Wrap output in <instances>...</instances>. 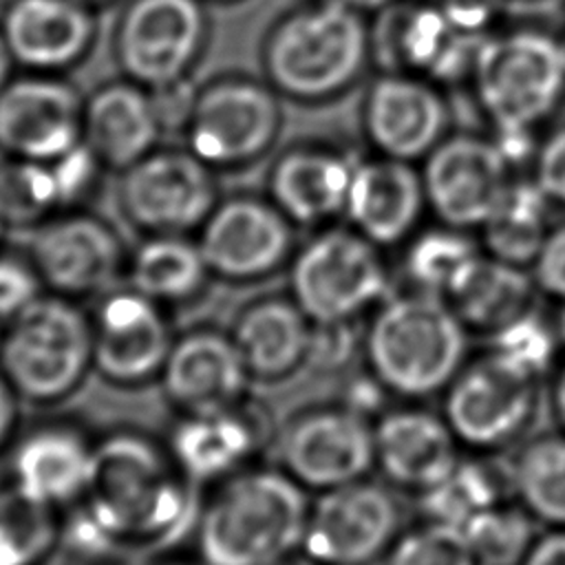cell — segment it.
<instances>
[{
	"label": "cell",
	"instance_id": "1",
	"mask_svg": "<svg viewBox=\"0 0 565 565\" xmlns=\"http://www.w3.org/2000/svg\"><path fill=\"white\" fill-rule=\"evenodd\" d=\"M190 483L157 441L130 430L108 435L95 444L86 492L62 534L88 554L170 541L196 519Z\"/></svg>",
	"mask_w": 565,
	"mask_h": 565
},
{
	"label": "cell",
	"instance_id": "2",
	"mask_svg": "<svg viewBox=\"0 0 565 565\" xmlns=\"http://www.w3.org/2000/svg\"><path fill=\"white\" fill-rule=\"evenodd\" d=\"M307 490L282 468L247 466L214 483L194 519L203 565H282L302 550Z\"/></svg>",
	"mask_w": 565,
	"mask_h": 565
},
{
	"label": "cell",
	"instance_id": "3",
	"mask_svg": "<svg viewBox=\"0 0 565 565\" xmlns=\"http://www.w3.org/2000/svg\"><path fill=\"white\" fill-rule=\"evenodd\" d=\"M466 324L441 296L413 289L373 309L364 335L371 377L391 395L424 399L452 382L466 360Z\"/></svg>",
	"mask_w": 565,
	"mask_h": 565
},
{
	"label": "cell",
	"instance_id": "4",
	"mask_svg": "<svg viewBox=\"0 0 565 565\" xmlns=\"http://www.w3.org/2000/svg\"><path fill=\"white\" fill-rule=\"evenodd\" d=\"M371 33L358 9L320 0L278 18L265 33L260 64L271 88L311 104L344 93L364 71Z\"/></svg>",
	"mask_w": 565,
	"mask_h": 565
},
{
	"label": "cell",
	"instance_id": "5",
	"mask_svg": "<svg viewBox=\"0 0 565 565\" xmlns=\"http://www.w3.org/2000/svg\"><path fill=\"white\" fill-rule=\"evenodd\" d=\"M470 79L492 132H536L565 99V40L536 26L490 33Z\"/></svg>",
	"mask_w": 565,
	"mask_h": 565
},
{
	"label": "cell",
	"instance_id": "6",
	"mask_svg": "<svg viewBox=\"0 0 565 565\" xmlns=\"http://www.w3.org/2000/svg\"><path fill=\"white\" fill-rule=\"evenodd\" d=\"M93 369L90 318L75 300L49 294L11 318L0 340V373L33 404H55Z\"/></svg>",
	"mask_w": 565,
	"mask_h": 565
},
{
	"label": "cell",
	"instance_id": "7",
	"mask_svg": "<svg viewBox=\"0 0 565 565\" xmlns=\"http://www.w3.org/2000/svg\"><path fill=\"white\" fill-rule=\"evenodd\" d=\"M289 291L313 324H351L391 296V280L375 243L327 227L291 256Z\"/></svg>",
	"mask_w": 565,
	"mask_h": 565
},
{
	"label": "cell",
	"instance_id": "8",
	"mask_svg": "<svg viewBox=\"0 0 565 565\" xmlns=\"http://www.w3.org/2000/svg\"><path fill=\"white\" fill-rule=\"evenodd\" d=\"M280 124V95L267 79L223 73L199 84L183 139L203 163L227 172L263 159L276 143Z\"/></svg>",
	"mask_w": 565,
	"mask_h": 565
},
{
	"label": "cell",
	"instance_id": "9",
	"mask_svg": "<svg viewBox=\"0 0 565 565\" xmlns=\"http://www.w3.org/2000/svg\"><path fill=\"white\" fill-rule=\"evenodd\" d=\"M205 0H124L113 22L117 73L150 90L192 79L210 44Z\"/></svg>",
	"mask_w": 565,
	"mask_h": 565
},
{
	"label": "cell",
	"instance_id": "10",
	"mask_svg": "<svg viewBox=\"0 0 565 565\" xmlns=\"http://www.w3.org/2000/svg\"><path fill=\"white\" fill-rule=\"evenodd\" d=\"M216 174L185 146H157L119 172L117 203L146 236L190 234L218 203Z\"/></svg>",
	"mask_w": 565,
	"mask_h": 565
},
{
	"label": "cell",
	"instance_id": "11",
	"mask_svg": "<svg viewBox=\"0 0 565 565\" xmlns=\"http://www.w3.org/2000/svg\"><path fill=\"white\" fill-rule=\"evenodd\" d=\"M539 380L492 351L463 364L444 395V419L459 446L494 452L516 444L534 422Z\"/></svg>",
	"mask_w": 565,
	"mask_h": 565
},
{
	"label": "cell",
	"instance_id": "12",
	"mask_svg": "<svg viewBox=\"0 0 565 565\" xmlns=\"http://www.w3.org/2000/svg\"><path fill=\"white\" fill-rule=\"evenodd\" d=\"M26 256L42 287L68 300L104 294L124 276L128 260L115 227L84 207L57 212L31 227Z\"/></svg>",
	"mask_w": 565,
	"mask_h": 565
},
{
	"label": "cell",
	"instance_id": "13",
	"mask_svg": "<svg viewBox=\"0 0 565 565\" xmlns=\"http://www.w3.org/2000/svg\"><path fill=\"white\" fill-rule=\"evenodd\" d=\"M278 461L305 490L366 479L375 468L373 424L349 404L300 411L278 435Z\"/></svg>",
	"mask_w": 565,
	"mask_h": 565
},
{
	"label": "cell",
	"instance_id": "14",
	"mask_svg": "<svg viewBox=\"0 0 565 565\" xmlns=\"http://www.w3.org/2000/svg\"><path fill=\"white\" fill-rule=\"evenodd\" d=\"M399 523L391 490L358 479L320 492L309 505L302 554L318 565H371L386 556Z\"/></svg>",
	"mask_w": 565,
	"mask_h": 565
},
{
	"label": "cell",
	"instance_id": "15",
	"mask_svg": "<svg viewBox=\"0 0 565 565\" xmlns=\"http://www.w3.org/2000/svg\"><path fill=\"white\" fill-rule=\"evenodd\" d=\"M196 232L210 274L227 282L263 280L294 256V223L269 199H218Z\"/></svg>",
	"mask_w": 565,
	"mask_h": 565
},
{
	"label": "cell",
	"instance_id": "16",
	"mask_svg": "<svg viewBox=\"0 0 565 565\" xmlns=\"http://www.w3.org/2000/svg\"><path fill=\"white\" fill-rule=\"evenodd\" d=\"M510 181L512 166L492 137L446 135L424 157L426 205L444 225L457 230H481Z\"/></svg>",
	"mask_w": 565,
	"mask_h": 565
},
{
	"label": "cell",
	"instance_id": "17",
	"mask_svg": "<svg viewBox=\"0 0 565 565\" xmlns=\"http://www.w3.org/2000/svg\"><path fill=\"white\" fill-rule=\"evenodd\" d=\"M84 93L66 75L22 71L0 90V157L53 161L82 143Z\"/></svg>",
	"mask_w": 565,
	"mask_h": 565
},
{
	"label": "cell",
	"instance_id": "18",
	"mask_svg": "<svg viewBox=\"0 0 565 565\" xmlns=\"http://www.w3.org/2000/svg\"><path fill=\"white\" fill-rule=\"evenodd\" d=\"M450 110L439 84L386 71L369 86L362 104V128L377 154L417 161L446 135Z\"/></svg>",
	"mask_w": 565,
	"mask_h": 565
},
{
	"label": "cell",
	"instance_id": "19",
	"mask_svg": "<svg viewBox=\"0 0 565 565\" xmlns=\"http://www.w3.org/2000/svg\"><path fill=\"white\" fill-rule=\"evenodd\" d=\"M93 369L115 386H141L159 377L172 344L163 307L132 287L108 294L95 316Z\"/></svg>",
	"mask_w": 565,
	"mask_h": 565
},
{
	"label": "cell",
	"instance_id": "20",
	"mask_svg": "<svg viewBox=\"0 0 565 565\" xmlns=\"http://www.w3.org/2000/svg\"><path fill=\"white\" fill-rule=\"evenodd\" d=\"M0 29L20 71L66 75L93 53L99 13L79 0H7Z\"/></svg>",
	"mask_w": 565,
	"mask_h": 565
},
{
	"label": "cell",
	"instance_id": "21",
	"mask_svg": "<svg viewBox=\"0 0 565 565\" xmlns=\"http://www.w3.org/2000/svg\"><path fill=\"white\" fill-rule=\"evenodd\" d=\"M249 380L232 335L216 329H192L174 338L159 373L166 397L181 415L243 402Z\"/></svg>",
	"mask_w": 565,
	"mask_h": 565
},
{
	"label": "cell",
	"instance_id": "22",
	"mask_svg": "<svg viewBox=\"0 0 565 565\" xmlns=\"http://www.w3.org/2000/svg\"><path fill=\"white\" fill-rule=\"evenodd\" d=\"M384 11L388 15L380 49L391 55V71L413 73L439 86L470 77L483 38L455 26L437 2H395Z\"/></svg>",
	"mask_w": 565,
	"mask_h": 565
},
{
	"label": "cell",
	"instance_id": "23",
	"mask_svg": "<svg viewBox=\"0 0 565 565\" xmlns=\"http://www.w3.org/2000/svg\"><path fill=\"white\" fill-rule=\"evenodd\" d=\"M161 124L150 88L126 79H106L84 95L82 141L108 172H121L161 146Z\"/></svg>",
	"mask_w": 565,
	"mask_h": 565
},
{
	"label": "cell",
	"instance_id": "24",
	"mask_svg": "<svg viewBox=\"0 0 565 565\" xmlns=\"http://www.w3.org/2000/svg\"><path fill=\"white\" fill-rule=\"evenodd\" d=\"M375 468L393 486L424 492L459 461V441L448 422L419 406H397L373 422Z\"/></svg>",
	"mask_w": 565,
	"mask_h": 565
},
{
	"label": "cell",
	"instance_id": "25",
	"mask_svg": "<svg viewBox=\"0 0 565 565\" xmlns=\"http://www.w3.org/2000/svg\"><path fill=\"white\" fill-rule=\"evenodd\" d=\"M426 192L422 172L411 161L375 154L358 159L344 205V218L377 247L406 241L424 210Z\"/></svg>",
	"mask_w": 565,
	"mask_h": 565
},
{
	"label": "cell",
	"instance_id": "26",
	"mask_svg": "<svg viewBox=\"0 0 565 565\" xmlns=\"http://www.w3.org/2000/svg\"><path fill=\"white\" fill-rule=\"evenodd\" d=\"M265 441V422L243 399L234 406L185 413L172 428L168 450L194 483H216L252 463Z\"/></svg>",
	"mask_w": 565,
	"mask_h": 565
},
{
	"label": "cell",
	"instance_id": "27",
	"mask_svg": "<svg viewBox=\"0 0 565 565\" xmlns=\"http://www.w3.org/2000/svg\"><path fill=\"white\" fill-rule=\"evenodd\" d=\"M358 159L327 146L300 143L274 159L267 199L294 223L320 227L344 216Z\"/></svg>",
	"mask_w": 565,
	"mask_h": 565
},
{
	"label": "cell",
	"instance_id": "28",
	"mask_svg": "<svg viewBox=\"0 0 565 565\" xmlns=\"http://www.w3.org/2000/svg\"><path fill=\"white\" fill-rule=\"evenodd\" d=\"M93 450L95 444L73 426H40L13 450V490L51 510L75 505L88 486Z\"/></svg>",
	"mask_w": 565,
	"mask_h": 565
},
{
	"label": "cell",
	"instance_id": "29",
	"mask_svg": "<svg viewBox=\"0 0 565 565\" xmlns=\"http://www.w3.org/2000/svg\"><path fill=\"white\" fill-rule=\"evenodd\" d=\"M252 380L280 382L309 362L313 322L291 296L247 302L230 331Z\"/></svg>",
	"mask_w": 565,
	"mask_h": 565
},
{
	"label": "cell",
	"instance_id": "30",
	"mask_svg": "<svg viewBox=\"0 0 565 565\" xmlns=\"http://www.w3.org/2000/svg\"><path fill=\"white\" fill-rule=\"evenodd\" d=\"M534 278L525 267L481 254L446 300L468 331L490 335L534 309Z\"/></svg>",
	"mask_w": 565,
	"mask_h": 565
},
{
	"label": "cell",
	"instance_id": "31",
	"mask_svg": "<svg viewBox=\"0 0 565 565\" xmlns=\"http://www.w3.org/2000/svg\"><path fill=\"white\" fill-rule=\"evenodd\" d=\"M124 276L135 291L166 307L199 296L212 274L188 234H152L128 254Z\"/></svg>",
	"mask_w": 565,
	"mask_h": 565
},
{
	"label": "cell",
	"instance_id": "32",
	"mask_svg": "<svg viewBox=\"0 0 565 565\" xmlns=\"http://www.w3.org/2000/svg\"><path fill=\"white\" fill-rule=\"evenodd\" d=\"M552 207L534 179H512L497 210L481 225L486 252L519 267L532 265L552 227Z\"/></svg>",
	"mask_w": 565,
	"mask_h": 565
},
{
	"label": "cell",
	"instance_id": "33",
	"mask_svg": "<svg viewBox=\"0 0 565 565\" xmlns=\"http://www.w3.org/2000/svg\"><path fill=\"white\" fill-rule=\"evenodd\" d=\"M508 479L519 505L534 521L565 527V433L539 435L523 444Z\"/></svg>",
	"mask_w": 565,
	"mask_h": 565
},
{
	"label": "cell",
	"instance_id": "34",
	"mask_svg": "<svg viewBox=\"0 0 565 565\" xmlns=\"http://www.w3.org/2000/svg\"><path fill=\"white\" fill-rule=\"evenodd\" d=\"M508 490V475L481 459L459 457L444 479L419 492V505L428 521L463 527L483 510L505 501Z\"/></svg>",
	"mask_w": 565,
	"mask_h": 565
},
{
	"label": "cell",
	"instance_id": "35",
	"mask_svg": "<svg viewBox=\"0 0 565 565\" xmlns=\"http://www.w3.org/2000/svg\"><path fill=\"white\" fill-rule=\"evenodd\" d=\"M481 256L466 230L439 225L415 234L404 254V269L415 289L448 298Z\"/></svg>",
	"mask_w": 565,
	"mask_h": 565
},
{
	"label": "cell",
	"instance_id": "36",
	"mask_svg": "<svg viewBox=\"0 0 565 565\" xmlns=\"http://www.w3.org/2000/svg\"><path fill=\"white\" fill-rule=\"evenodd\" d=\"M0 212L9 225L35 227L64 212L53 161L0 157Z\"/></svg>",
	"mask_w": 565,
	"mask_h": 565
},
{
	"label": "cell",
	"instance_id": "37",
	"mask_svg": "<svg viewBox=\"0 0 565 565\" xmlns=\"http://www.w3.org/2000/svg\"><path fill=\"white\" fill-rule=\"evenodd\" d=\"M62 536L57 510L20 497L0 494V565H44Z\"/></svg>",
	"mask_w": 565,
	"mask_h": 565
},
{
	"label": "cell",
	"instance_id": "38",
	"mask_svg": "<svg viewBox=\"0 0 565 565\" xmlns=\"http://www.w3.org/2000/svg\"><path fill=\"white\" fill-rule=\"evenodd\" d=\"M479 565H521L534 543V519L519 503H497L459 527Z\"/></svg>",
	"mask_w": 565,
	"mask_h": 565
},
{
	"label": "cell",
	"instance_id": "39",
	"mask_svg": "<svg viewBox=\"0 0 565 565\" xmlns=\"http://www.w3.org/2000/svg\"><path fill=\"white\" fill-rule=\"evenodd\" d=\"M490 351L516 366L519 371L541 380L554 366L561 340L554 322L545 320L534 309L512 318L494 333H490Z\"/></svg>",
	"mask_w": 565,
	"mask_h": 565
},
{
	"label": "cell",
	"instance_id": "40",
	"mask_svg": "<svg viewBox=\"0 0 565 565\" xmlns=\"http://www.w3.org/2000/svg\"><path fill=\"white\" fill-rule=\"evenodd\" d=\"M384 565H479L459 527L424 521L399 532L384 556Z\"/></svg>",
	"mask_w": 565,
	"mask_h": 565
},
{
	"label": "cell",
	"instance_id": "41",
	"mask_svg": "<svg viewBox=\"0 0 565 565\" xmlns=\"http://www.w3.org/2000/svg\"><path fill=\"white\" fill-rule=\"evenodd\" d=\"M42 280L29 256L0 254V322L7 324L35 298H40Z\"/></svg>",
	"mask_w": 565,
	"mask_h": 565
},
{
	"label": "cell",
	"instance_id": "42",
	"mask_svg": "<svg viewBox=\"0 0 565 565\" xmlns=\"http://www.w3.org/2000/svg\"><path fill=\"white\" fill-rule=\"evenodd\" d=\"M532 179L547 194L554 207L565 210V126L539 141Z\"/></svg>",
	"mask_w": 565,
	"mask_h": 565
},
{
	"label": "cell",
	"instance_id": "43",
	"mask_svg": "<svg viewBox=\"0 0 565 565\" xmlns=\"http://www.w3.org/2000/svg\"><path fill=\"white\" fill-rule=\"evenodd\" d=\"M532 278L539 291L565 302V223L550 227L532 263Z\"/></svg>",
	"mask_w": 565,
	"mask_h": 565
},
{
	"label": "cell",
	"instance_id": "44",
	"mask_svg": "<svg viewBox=\"0 0 565 565\" xmlns=\"http://www.w3.org/2000/svg\"><path fill=\"white\" fill-rule=\"evenodd\" d=\"M455 26L470 35L486 38L503 9V0H435Z\"/></svg>",
	"mask_w": 565,
	"mask_h": 565
},
{
	"label": "cell",
	"instance_id": "45",
	"mask_svg": "<svg viewBox=\"0 0 565 565\" xmlns=\"http://www.w3.org/2000/svg\"><path fill=\"white\" fill-rule=\"evenodd\" d=\"M521 565H565V527H550L536 536Z\"/></svg>",
	"mask_w": 565,
	"mask_h": 565
},
{
	"label": "cell",
	"instance_id": "46",
	"mask_svg": "<svg viewBox=\"0 0 565 565\" xmlns=\"http://www.w3.org/2000/svg\"><path fill=\"white\" fill-rule=\"evenodd\" d=\"M18 424V393L0 373V450L11 439Z\"/></svg>",
	"mask_w": 565,
	"mask_h": 565
},
{
	"label": "cell",
	"instance_id": "47",
	"mask_svg": "<svg viewBox=\"0 0 565 565\" xmlns=\"http://www.w3.org/2000/svg\"><path fill=\"white\" fill-rule=\"evenodd\" d=\"M552 406H554V415L565 433V364L556 371L554 375V384H552Z\"/></svg>",
	"mask_w": 565,
	"mask_h": 565
},
{
	"label": "cell",
	"instance_id": "48",
	"mask_svg": "<svg viewBox=\"0 0 565 565\" xmlns=\"http://www.w3.org/2000/svg\"><path fill=\"white\" fill-rule=\"evenodd\" d=\"M15 68H18V66H15V60H13L11 51H9V44H7V40H4V33H2V29H0V90H2L4 84L15 75V73H13Z\"/></svg>",
	"mask_w": 565,
	"mask_h": 565
},
{
	"label": "cell",
	"instance_id": "49",
	"mask_svg": "<svg viewBox=\"0 0 565 565\" xmlns=\"http://www.w3.org/2000/svg\"><path fill=\"white\" fill-rule=\"evenodd\" d=\"M342 2H347L353 9H358L360 13H375V11L388 9L391 4H395L399 0H342Z\"/></svg>",
	"mask_w": 565,
	"mask_h": 565
},
{
	"label": "cell",
	"instance_id": "50",
	"mask_svg": "<svg viewBox=\"0 0 565 565\" xmlns=\"http://www.w3.org/2000/svg\"><path fill=\"white\" fill-rule=\"evenodd\" d=\"M561 305H563V307H561V313H558V318H556L554 327H556V333H558L561 347H565V302H561Z\"/></svg>",
	"mask_w": 565,
	"mask_h": 565
},
{
	"label": "cell",
	"instance_id": "51",
	"mask_svg": "<svg viewBox=\"0 0 565 565\" xmlns=\"http://www.w3.org/2000/svg\"><path fill=\"white\" fill-rule=\"evenodd\" d=\"M79 2H84L86 7L95 9L97 13H102L104 9H108V7H113V4H117V2H121V0H79Z\"/></svg>",
	"mask_w": 565,
	"mask_h": 565
},
{
	"label": "cell",
	"instance_id": "52",
	"mask_svg": "<svg viewBox=\"0 0 565 565\" xmlns=\"http://www.w3.org/2000/svg\"><path fill=\"white\" fill-rule=\"evenodd\" d=\"M282 565H318V563H313V561L307 558V556H305V558H296V556H294V558H289V561L282 563Z\"/></svg>",
	"mask_w": 565,
	"mask_h": 565
},
{
	"label": "cell",
	"instance_id": "53",
	"mask_svg": "<svg viewBox=\"0 0 565 565\" xmlns=\"http://www.w3.org/2000/svg\"><path fill=\"white\" fill-rule=\"evenodd\" d=\"M163 565H203L201 561L199 563H190V561H170V563H163Z\"/></svg>",
	"mask_w": 565,
	"mask_h": 565
},
{
	"label": "cell",
	"instance_id": "54",
	"mask_svg": "<svg viewBox=\"0 0 565 565\" xmlns=\"http://www.w3.org/2000/svg\"><path fill=\"white\" fill-rule=\"evenodd\" d=\"M4 230H7V221H4V216H2V212H0V241H2V236H4Z\"/></svg>",
	"mask_w": 565,
	"mask_h": 565
},
{
	"label": "cell",
	"instance_id": "55",
	"mask_svg": "<svg viewBox=\"0 0 565 565\" xmlns=\"http://www.w3.org/2000/svg\"><path fill=\"white\" fill-rule=\"evenodd\" d=\"M205 2H218V4H230V2H238V0H205Z\"/></svg>",
	"mask_w": 565,
	"mask_h": 565
},
{
	"label": "cell",
	"instance_id": "56",
	"mask_svg": "<svg viewBox=\"0 0 565 565\" xmlns=\"http://www.w3.org/2000/svg\"><path fill=\"white\" fill-rule=\"evenodd\" d=\"M2 329H4V324L0 322V340H2Z\"/></svg>",
	"mask_w": 565,
	"mask_h": 565
}]
</instances>
